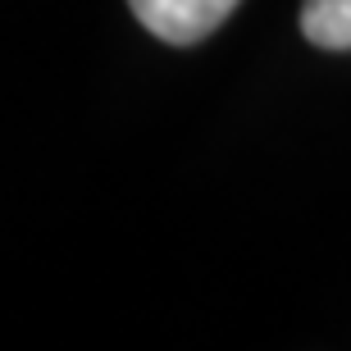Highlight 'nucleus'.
<instances>
[{
    "label": "nucleus",
    "mask_w": 351,
    "mask_h": 351,
    "mask_svg": "<svg viewBox=\"0 0 351 351\" xmlns=\"http://www.w3.org/2000/svg\"><path fill=\"white\" fill-rule=\"evenodd\" d=\"M128 10L151 37L169 46H192V41H206L237 10V0H128Z\"/></svg>",
    "instance_id": "f257e3e1"
},
{
    "label": "nucleus",
    "mask_w": 351,
    "mask_h": 351,
    "mask_svg": "<svg viewBox=\"0 0 351 351\" xmlns=\"http://www.w3.org/2000/svg\"><path fill=\"white\" fill-rule=\"evenodd\" d=\"M301 32L319 51H351V0H301Z\"/></svg>",
    "instance_id": "f03ea898"
}]
</instances>
